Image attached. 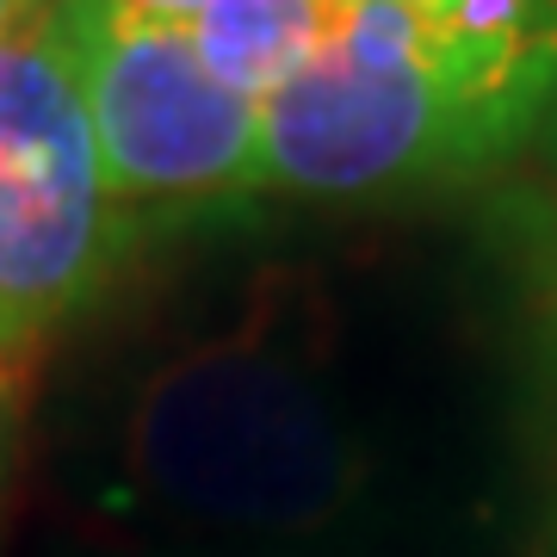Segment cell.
<instances>
[{
	"label": "cell",
	"instance_id": "obj_1",
	"mask_svg": "<svg viewBox=\"0 0 557 557\" xmlns=\"http://www.w3.org/2000/svg\"><path fill=\"white\" fill-rule=\"evenodd\" d=\"M119 465L143 502L236 533H322L372 483V453L285 273L242 322L168 354L131 391Z\"/></svg>",
	"mask_w": 557,
	"mask_h": 557
},
{
	"label": "cell",
	"instance_id": "obj_2",
	"mask_svg": "<svg viewBox=\"0 0 557 557\" xmlns=\"http://www.w3.org/2000/svg\"><path fill=\"white\" fill-rule=\"evenodd\" d=\"M44 32L87 106L124 242L131 223H180L260 193V106L205 69L186 25L124 0H50Z\"/></svg>",
	"mask_w": 557,
	"mask_h": 557
},
{
	"label": "cell",
	"instance_id": "obj_3",
	"mask_svg": "<svg viewBox=\"0 0 557 557\" xmlns=\"http://www.w3.org/2000/svg\"><path fill=\"white\" fill-rule=\"evenodd\" d=\"M119 248L75 75L44 20L20 25L0 44V317L44 335L94 298Z\"/></svg>",
	"mask_w": 557,
	"mask_h": 557
},
{
	"label": "cell",
	"instance_id": "obj_4",
	"mask_svg": "<svg viewBox=\"0 0 557 557\" xmlns=\"http://www.w3.org/2000/svg\"><path fill=\"white\" fill-rule=\"evenodd\" d=\"M483 168L478 137L428 69H379L322 44L304 75L260 100V193L372 205Z\"/></svg>",
	"mask_w": 557,
	"mask_h": 557
},
{
	"label": "cell",
	"instance_id": "obj_5",
	"mask_svg": "<svg viewBox=\"0 0 557 557\" xmlns=\"http://www.w3.org/2000/svg\"><path fill=\"white\" fill-rule=\"evenodd\" d=\"M186 32L199 44L205 69L260 106L322 57L329 13L317 0H211Z\"/></svg>",
	"mask_w": 557,
	"mask_h": 557
},
{
	"label": "cell",
	"instance_id": "obj_6",
	"mask_svg": "<svg viewBox=\"0 0 557 557\" xmlns=\"http://www.w3.org/2000/svg\"><path fill=\"white\" fill-rule=\"evenodd\" d=\"M32 384H38V329L0 317V515H7V490H13V465H20Z\"/></svg>",
	"mask_w": 557,
	"mask_h": 557
},
{
	"label": "cell",
	"instance_id": "obj_7",
	"mask_svg": "<svg viewBox=\"0 0 557 557\" xmlns=\"http://www.w3.org/2000/svg\"><path fill=\"white\" fill-rule=\"evenodd\" d=\"M539 304H545V322H552V341H557V230L539 248Z\"/></svg>",
	"mask_w": 557,
	"mask_h": 557
},
{
	"label": "cell",
	"instance_id": "obj_8",
	"mask_svg": "<svg viewBox=\"0 0 557 557\" xmlns=\"http://www.w3.org/2000/svg\"><path fill=\"white\" fill-rule=\"evenodd\" d=\"M124 7H137V13H149V20H174V25H193L211 7V0H124Z\"/></svg>",
	"mask_w": 557,
	"mask_h": 557
},
{
	"label": "cell",
	"instance_id": "obj_9",
	"mask_svg": "<svg viewBox=\"0 0 557 557\" xmlns=\"http://www.w3.org/2000/svg\"><path fill=\"white\" fill-rule=\"evenodd\" d=\"M533 143H539V156H545V168L557 174V94H552V106H545V119H539Z\"/></svg>",
	"mask_w": 557,
	"mask_h": 557
},
{
	"label": "cell",
	"instance_id": "obj_10",
	"mask_svg": "<svg viewBox=\"0 0 557 557\" xmlns=\"http://www.w3.org/2000/svg\"><path fill=\"white\" fill-rule=\"evenodd\" d=\"M25 7H32V0H0V44H7V38H13V32H20Z\"/></svg>",
	"mask_w": 557,
	"mask_h": 557
},
{
	"label": "cell",
	"instance_id": "obj_11",
	"mask_svg": "<svg viewBox=\"0 0 557 557\" xmlns=\"http://www.w3.org/2000/svg\"><path fill=\"white\" fill-rule=\"evenodd\" d=\"M403 7H416V13H428V20H434V32H440V25H446V13H453L458 0H403ZM440 50H446V44H440Z\"/></svg>",
	"mask_w": 557,
	"mask_h": 557
},
{
	"label": "cell",
	"instance_id": "obj_12",
	"mask_svg": "<svg viewBox=\"0 0 557 557\" xmlns=\"http://www.w3.org/2000/svg\"><path fill=\"white\" fill-rule=\"evenodd\" d=\"M322 13H329V20H335V13H347V7H354V0H317Z\"/></svg>",
	"mask_w": 557,
	"mask_h": 557
}]
</instances>
